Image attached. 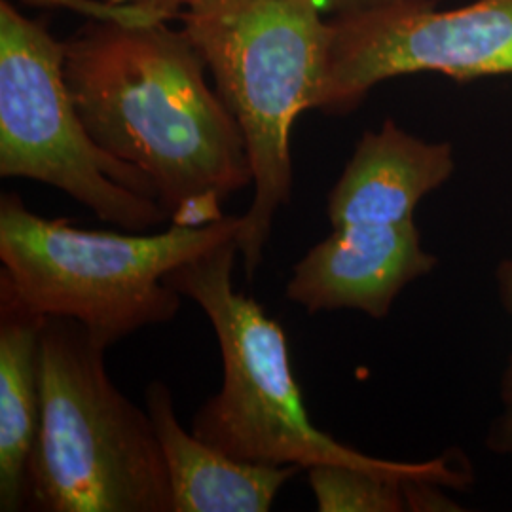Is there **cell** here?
Listing matches in <instances>:
<instances>
[{
	"label": "cell",
	"mask_w": 512,
	"mask_h": 512,
	"mask_svg": "<svg viewBox=\"0 0 512 512\" xmlns=\"http://www.w3.org/2000/svg\"><path fill=\"white\" fill-rule=\"evenodd\" d=\"M107 349L82 323L44 317L29 511L175 512L152 418L112 384Z\"/></svg>",
	"instance_id": "4"
},
{
	"label": "cell",
	"mask_w": 512,
	"mask_h": 512,
	"mask_svg": "<svg viewBox=\"0 0 512 512\" xmlns=\"http://www.w3.org/2000/svg\"><path fill=\"white\" fill-rule=\"evenodd\" d=\"M404 480L403 476L348 465H313L308 469L311 492L321 512L408 511Z\"/></svg>",
	"instance_id": "12"
},
{
	"label": "cell",
	"mask_w": 512,
	"mask_h": 512,
	"mask_svg": "<svg viewBox=\"0 0 512 512\" xmlns=\"http://www.w3.org/2000/svg\"><path fill=\"white\" fill-rule=\"evenodd\" d=\"M112 2H129V4H139V6H148L167 12L171 18H179L186 0H112Z\"/></svg>",
	"instance_id": "15"
},
{
	"label": "cell",
	"mask_w": 512,
	"mask_h": 512,
	"mask_svg": "<svg viewBox=\"0 0 512 512\" xmlns=\"http://www.w3.org/2000/svg\"><path fill=\"white\" fill-rule=\"evenodd\" d=\"M179 19L245 137L253 200L236 243L253 281L275 213L293 198L291 131L319 107L330 23L317 0H186Z\"/></svg>",
	"instance_id": "2"
},
{
	"label": "cell",
	"mask_w": 512,
	"mask_h": 512,
	"mask_svg": "<svg viewBox=\"0 0 512 512\" xmlns=\"http://www.w3.org/2000/svg\"><path fill=\"white\" fill-rule=\"evenodd\" d=\"M203 69L167 21H90L65 42V82L93 141L147 175L181 226L222 219V203L253 186L243 131Z\"/></svg>",
	"instance_id": "1"
},
{
	"label": "cell",
	"mask_w": 512,
	"mask_h": 512,
	"mask_svg": "<svg viewBox=\"0 0 512 512\" xmlns=\"http://www.w3.org/2000/svg\"><path fill=\"white\" fill-rule=\"evenodd\" d=\"M435 266L414 220L340 226L294 264L287 298L308 313L357 310L384 319L404 287Z\"/></svg>",
	"instance_id": "8"
},
{
	"label": "cell",
	"mask_w": 512,
	"mask_h": 512,
	"mask_svg": "<svg viewBox=\"0 0 512 512\" xmlns=\"http://www.w3.org/2000/svg\"><path fill=\"white\" fill-rule=\"evenodd\" d=\"M42 313L0 272V511H29L40 423Z\"/></svg>",
	"instance_id": "11"
},
{
	"label": "cell",
	"mask_w": 512,
	"mask_h": 512,
	"mask_svg": "<svg viewBox=\"0 0 512 512\" xmlns=\"http://www.w3.org/2000/svg\"><path fill=\"white\" fill-rule=\"evenodd\" d=\"M497 289L505 310L509 311L512 317V258L503 260L497 268ZM501 401H503V414L495 423V429H492L488 446L495 452L512 454V355L503 376Z\"/></svg>",
	"instance_id": "14"
},
{
	"label": "cell",
	"mask_w": 512,
	"mask_h": 512,
	"mask_svg": "<svg viewBox=\"0 0 512 512\" xmlns=\"http://www.w3.org/2000/svg\"><path fill=\"white\" fill-rule=\"evenodd\" d=\"M65 44L0 2V177L63 190L101 220L145 232L169 220L152 183L84 126L65 82Z\"/></svg>",
	"instance_id": "6"
},
{
	"label": "cell",
	"mask_w": 512,
	"mask_h": 512,
	"mask_svg": "<svg viewBox=\"0 0 512 512\" xmlns=\"http://www.w3.org/2000/svg\"><path fill=\"white\" fill-rule=\"evenodd\" d=\"M243 215L171 224L160 234L76 228L33 213L16 192L0 198V260L19 294L42 315L69 317L112 346L181 310L165 275L234 241Z\"/></svg>",
	"instance_id": "5"
},
{
	"label": "cell",
	"mask_w": 512,
	"mask_h": 512,
	"mask_svg": "<svg viewBox=\"0 0 512 512\" xmlns=\"http://www.w3.org/2000/svg\"><path fill=\"white\" fill-rule=\"evenodd\" d=\"M147 410L164 452L175 512H268L298 465H264L230 458L188 433L164 382L145 391Z\"/></svg>",
	"instance_id": "10"
},
{
	"label": "cell",
	"mask_w": 512,
	"mask_h": 512,
	"mask_svg": "<svg viewBox=\"0 0 512 512\" xmlns=\"http://www.w3.org/2000/svg\"><path fill=\"white\" fill-rule=\"evenodd\" d=\"M31 6L44 8H65L76 14L103 23H120V25H154L160 21H169L171 16L162 10L129 4V2H112V0H21Z\"/></svg>",
	"instance_id": "13"
},
{
	"label": "cell",
	"mask_w": 512,
	"mask_h": 512,
	"mask_svg": "<svg viewBox=\"0 0 512 512\" xmlns=\"http://www.w3.org/2000/svg\"><path fill=\"white\" fill-rule=\"evenodd\" d=\"M393 2H403V0H329L330 6L340 14V12H353V10H365V8H374V6H384V4H393Z\"/></svg>",
	"instance_id": "16"
},
{
	"label": "cell",
	"mask_w": 512,
	"mask_h": 512,
	"mask_svg": "<svg viewBox=\"0 0 512 512\" xmlns=\"http://www.w3.org/2000/svg\"><path fill=\"white\" fill-rule=\"evenodd\" d=\"M329 73L317 110L344 114L374 86L414 73L471 82L512 74V0L439 10L403 0L340 12L330 21Z\"/></svg>",
	"instance_id": "7"
},
{
	"label": "cell",
	"mask_w": 512,
	"mask_h": 512,
	"mask_svg": "<svg viewBox=\"0 0 512 512\" xmlns=\"http://www.w3.org/2000/svg\"><path fill=\"white\" fill-rule=\"evenodd\" d=\"M456 171L454 147L425 141L387 118L366 131L327 198L332 228L414 220L421 200Z\"/></svg>",
	"instance_id": "9"
},
{
	"label": "cell",
	"mask_w": 512,
	"mask_h": 512,
	"mask_svg": "<svg viewBox=\"0 0 512 512\" xmlns=\"http://www.w3.org/2000/svg\"><path fill=\"white\" fill-rule=\"evenodd\" d=\"M236 239L165 275L173 291L209 317L222 357V387L196 412L192 433L230 458L264 465H348L463 488L467 473L446 458H372L332 439L310 420L294 378L287 336L255 298L234 289Z\"/></svg>",
	"instance_id": "3"
}]
</instances>
